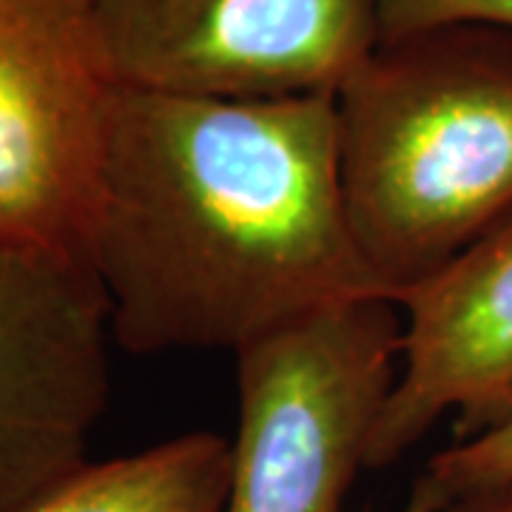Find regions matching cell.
Segmentation results:
<instances>
[{"mask_svg":"<svg viewBox=\"0 0 512 512\" xmlns=\"http://www.w3.org/2000/svg\"><path fill=\"white\" fill-rule=\"evenodd\" d=\"M83 259L137 356L239 350L387 299L350 234L336 97L222 100L117 86Z\"/></svg>","mask_w":512,"mask_h":512,"instance_id":"6da1fadb","label":"cell"},{"mask_svg":"<svg viewBox=\"0 0 512 512\" xmlns=\"http://www.w3.org/2000/svg\"><path fill=\"white\" fill-rule=\"evenodd\" d=\"M333 97L350 234L390 302L512 220V32L384 37Z\"/></svg>","mask_w":512,"mask_h":512,"instance_id":"7a4b0ae2","label":"cell"},{"mask_svg":"<svg viewBox=\"0 0 512 512\" xmlns=\"http://www.w3.org/2000/svg\"><path fill=\"white\" fill-rule=\"evenodd\" d=\"M402 356V311L336 305L237 353L239 427L222 512H342Z\"/></svg>","mask_w":512,"mask_h":512,"instance_id":"3957f363","label":"cell"},{"mask_svg":"<svg viewBox=\"0 0 512 512\" xmlns=\"http://www.w3.org/2000/svg\"><path fill=\"white\" fill-rule=\"evenodd\" d=\"M114 92L100 0H0V239L83 256Z\"/></svg>","mask_w":512,"mask_h":512,"instance_id":"277c9868","label":"cell"},{"mask_svg":"<svg viewBox=\"0 0 512 512\" xmlns=\"http://www.w3.org/2000/svg\"><path fill=\"white\" fill-rule=\"evenodd\" d=\"M117 86L271 100L336 94L379 46L376 0H100Z\"/></svg>","mask_w":512,"mask_h":512,"instance_id":"5b68a950","label":"cell"},{"mask_svg":"<svg viewBox=\"0 0 512 512\" xmlns=\"http://www.w3.org/2000/svg\"><path fill=\"white\" fill-rule=\"evenodd\" d=\"M109 333L83 256L0 239V512L89 461L109 399Z\"/></svg>","mask_w":512,"mask_h":512,"instance_id":"8992f818","label":"cell"},{"mask_svg":"<svg viewBox=\"0 0 512 512\" xmlns=\"http://www.w3.org/2000/svg\"><path fill=\"white\" fill-rule=\"evenodd\" d=\"M402 356L367 470L416 447L456 416V441L512 421V220L396 299Z\"/></svg>","mask_w":512,"mask_h":512,"instance_id":"52a82bcc","label":"cell"},{"mask_svg":"<svg viewBox=\"0 0 512 512\" xmlns=\"http://www.w3.org/2000/svg\"><path fill=\"white\" fill-rule=\"evenodd\" d=\"M231 478V441L183 433L148 450L86 461L18 512H222Z\"/></svg>","mask_w":512,"mask_h":512,"instance_id":"ba28073f","label":"cell"},{"mask_svg":"<svg viewBox=\"0 0 512 512\" xmlns=\"http://www.w3.org/2000/svg\"><path fill=\"white\" fill-rule=\"evenodd\" d=\"M424 478L447 501L512 478V421L473 439L453 441L430 458Z\"/></svg>","mask_w":512,"mask_h":512,"instance_id":"9c48e42d","label":"cell"},{"mask_svg":"<svg viewBox=\"0 0 512 512\" xmlns=\"http://www.w3.org/2000/svg\"><path fill=\"white\" fill-rule=\"evenodd\" d=\"M376 15L382 40L447 23H484L512 32V0H376Z\"/></svg>","mask_w":512,"mask_h":512,"instance_id":"30bf717a","label":"cell"},{"mask_svg":"<svg viewBox=\"0 0 512 512\" xmlns=\"http://www.w3.org/2000/svg\"><path fill=\"white\" fill-rule=\"evenodd\" d=\"M444 512H512V478L453 498Z\"/></svg>","mask_w":512,"mask_h":512,"instance_id":"8fae6325","label":"cell"},{"mask_svg":"<svg viewBox=\"0 0 512 512\" xmlns=\"http://www.w3.org/2000/svg\"><path fill=\"white\" fill-rule=\"evenodd\" d=\"M450 501L439 493V487H433L427 478L421 476L416 481V487H413V493L407 498V504H404L402 512H444Z\"/></svg>","mask_w":512,"mask_h":512,"instance_id":"7c38bea8","label":"cell"}]
</instances>
